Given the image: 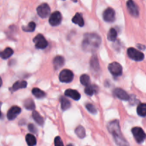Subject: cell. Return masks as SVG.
Instances as JSON below:
<instances>
[{
	"mask_svg": "<svg viewBox=\"0 0 146 146\" xmlns=\"http://www.w3.org/2000/svg\"><path fill=\"white\" fill-rule=\"evenodd\" d=\"M101 44V38L98 34L90 33L84 35L82 42V48L86 51H94Z\"/></svg>",
	"mask_w": 146,
	"mask_h": 146,
	"instance_id": "obj_1",
	"label": "cell"
},
{
	"mask_svg": "<svg viewBox=\"0 0 146 146\" xmlns=\"http://www.w3.org/2000/svg\"><path fill=\"white\" fill-rule=\"evenodd\" d=\"M128 56L131 59L135 61H141L144 59V54L141 51L134 48H129L127 51Z\"/></svg>",
	"mask_w": 146,
	"mask_h": 146,
	"instance_id": "obj_2",
	"label": "cell"
},
{
	"mask_svg": "<svg viewBox=\"0 0 146 146\" xmlns=\"http://www.w3.org/2000/svg\"><path fill=\"white\" fill-rule=\"evenodd\" d=\"M132 133L135 138V141L138 143H141L145 140L146 134L141 128H139V127L133 128L132 129Z\"/></svg>",
	"mask_w": 146,
	"mask_h": 146,
	"instance_id": "obj_3",
	"label": "cell"
},
{
	"mask_svg": "<svg viewBox=\"0 0 146 146\" xmlns=\"http://www.w3.org/2000/svg\"><path fill=\"white\" fill-rule=\"evenodd\" d=\"M74 78V74L68 69H64L59 74V80L63 83H70Z\"/></svg>",
	"mask_w": 146,
	"mask_h": 146,
	"instance_id": "obj_4",
	"label": "cell"
},
{
	"mask_svg": "<svg viewBox=\"0 0 146 146\" xmlns=\"http://www.w3.org/2000/svg\"><path fill=\"white\" fill-rule=\"evenodd\" d=\"M108 70L114 76H119L123 73V68L120 64L117 62H113L108 65Z\"/></svg>",
	"mask_w": 146,
	"mask_h": 146,
	"instance_id": "obj_5",
	"label": "cell"
},
{
	"mask_svg": "<svg viewBox=\"0 0 146 146\" xmlns=\"http://www.w3.org/2000/svg\"><path fill=\"white\" fill-rule=\"evenodd\" d=\"M37 14L41 18H46L49 16L50 11H51V9H50L49 6L47 4L44 3V4H41L40 6H38L37 7Z\"/></svg>",
	"mask_w": 146,
	"mask_h": 146,
	"instance_id": "obj_6",
	"label": "cell"
},
{
	"mask_svg": "<svg viewBox=\"0 0 146 146\" xmlns=\"http://www.w3.org/2000/svg\"><path fill=\"white\" fill-rule=\"evenodd\" d=\"M33 41L35 44L36 48H39V49H44L48 46V42L41 34H38L33 39Z\"/></svg>",
	"mask_w": 146,
	"mask_h": 146,
	"instance_id": "obj_7",
	"label": "cell"
},
{
	"mask_svg": "<svg viewBox=\"0 0 146 146\" xmlns=\"http://www.w3.org/2000/svg\"><path fill=\"white\" fill-rule=\"evenodd\" d=\"M62 20V16L59 11H54L51 14L49 18V24L53 27H56L61 24Z\"/></svg>",
	"mask_w": 146,
	"mask_h": 146,
	"instance_id": "obj_8",
	"label": "cell"
},
{
	"mask_svg": "<svg viewBox=\"0 0 146 146\" xmlns=\"http://www.w3.org/2000/svg\"><path fill=\"white\" fill-rule=\"evenodd\" d=\"M107 128H108V131H109V132L112 135H115V134H118L121 133V128H120L119 125V122L117 120H115V121H111V122L108 123V125H107Z\"/></svg>",
	"mask_w": 146,
	"mask_h": 146,
	"instance_id": "obj_9",
	"label": "cell"
},
{
	"mask_svg": "<svg viewBox=\"0 0 146 146\" xmlns=\"http://www.w3.org/2000/svg\"><path fill=\"white\" fill-rule=\"evenodd\" d=\"M127 8L130 14L134 17H138L139 16V9L137 4L132 0H130L127 2Z\"/></svg>",
	"mask_w": 146,
	"mask_h": 146,
	"instance_id": "obj_10",
	"label": "cell"
},
{
	"mask_svg": "<svg viewBox=\"0 0 146 146\" xmlns=\"http://www.w3.org/2000/svg\"><path fill=\"white\" fill-rule=\"evenodd\" d=\"M115 11L112 8H107L103 13V17L104 21L107 22H113L115 18Z\"/></svg>",
	"mask_w": 146,
	"mask_h": 146,
	"instance_id": "obj_11",
	"label": "cell"
},
{
	"mask_svg": "<svg viewBox=\"0 0 146 146\" xmlns=\"http://www.w3.org/2000/svg\"><path fill=\"white\" fill-rule=\"evenodd\" d=\"M21 110L20 107L17 106H12L7 112V118L9 121H12L21 113Z\"/></svg>",
	"mask_w": 146,
	"mask_h": 146,
	"instance_id": "obj_12",
	"label": "cell"
},
{
	"mask_svg": "<svg viewBox=\"0 0 146 146\" xmlns=\"http://www.w3.org/2000/svg\"><path fill=\"white\" fill-rule=\"evenodd\" d=\"M113 94L115 96L119 99L123 100V101H128L130 99V96L124 90L121 88H117L113 91Z\"/></svg>",
	"mask_w": 146,
	"mask_h": 146,
	"instance_id": "obj_13",
	"label": "cell"
},
{
	"mask_svg": "<svg viewBox=\"0 0 146 146\" xmlns=\"http://www.w3.org/2000/svg\"><path fill=\"white\" fill-rule=\"evenodd\" d=\"M113 136L114 140H115V142L116 143V144L118 146H130L128 141L125 140L123 135H122V133L113 135Z\"/></svg>",
	"mask_w": 146,
	"mask_h": 146,
	"instance_id": "obj_14",
	"label": "cell"
},
{
	"mask_svg": "<svg viewBox=\"0 0 146 146\" xmlns=\"http://www.w3.org/2000/svg\"><path fill=\"white\" fill-rule=\"evenodd\" d=\"M65 96L70 97V98H73L75 101H78L81 98V94L76 91V90L73 89H67L65 91Z\"/></svg>",
	"mask_w": 146,
	"mask_h": 146,
	"instance_id": "obj_15",
	"label": "cell"
},
{
	"mask_svg": "<svg viewBox=\"0 0 146 146\" xmlns=\"http://www.w3.org/2000/svg\"><path fill=\"white\" fill-rule=\"evenodd\" d=\"M53 64H54V67L55 69H58L64 64V58L61 56H56L53 61Z\"/></svg>",
	"mask_w": 146,
	"mask_h": 146,
	"instance_id": "obj_16",
	"label": "cell"
},
{
	"mask_svg": "<svg viewBox=\"0 0 146 146\" xmlns=\"http://www.w3.org/2000/svg\"><path fill=\"white\" fill-rule=\"evenodd\" d=\"M72 21L76 24H78L79 27H84V21L83 19L82 15L80 13H76L74 16V18L72 19Z\"/></svg>",
	"mask_w": 146,
	"mask_h": 146,
	"instance_id": "obj_17",
	"label": "cell"
},
{
	"mask_svg": "<svg viewBox=\"0 0 146 146\" xmlns=\"http://www.w3.org/2000/svg\"><path fill=\"white\" fill-rule=\"evenodd\" d=\"M27 86V82L25 81H18L13 85L11 90L14 91H17L20 88H24Z\"/></svg>",
	"mask_w": 146,
	"mask_h": 146,
	"instance_id": "obj_18",
	"label": "cell"
},
{
	"mask_svg": "<svg viewBox=\"0 0 146 146\" xmlns=\"http://www.w3.org/2000/svg\"><path fill=\"white\" fill-rule=\"evenodd\" d=\"M32 117H33V118L34 119V121H35L38 124V125H44V118H43V117L41 116V115H40V114L38 113L37 111H33Z\"/></svg>",
	"mask_w": 146,
	"mask_h": 146,
	"instance_id": "obj_19",
	"label": "cell"
},
{
	"mask_svg": "<svg viewBox=\"0 0 146 146\" xmlns=\"http://www.w3.org/2000/svg\"><path fill=\"white\" fill-rule=\"evenodd\" d=\"M14 53L12 48H7L4 50L1 53H0V56L1 57V58L3 59H7V58H9L10 56H11Z\"/></svg>",
	"mask_w": 146,
	"mask_h": 146,
	"instance_id": "obj_20",
	"label": "cell"
},
{
	"mask_svg": "<svg viewBox=\"0 0 146 146\" xmlns=\"http://www.w3.org/2000/svg\"><path fill=\"white\" fill-rule=\"evenodd\" d=\"M26 141L29 146H34L36 144V139L32 134H27L26 135Z\"/></svg>",
	"mask_w": 146,
	"mask_h": 146,
	"instance_id": "obj_21",
	"label": "cell"
},
{
	"mask_svg": "<svg viewBox=\"0 0 146 146\" xmlns=\"http://www.w3.org/2000/svg\"><path fill=\"white\" fill-rule=\"evenodd\" d=\"M137 113L141 117L146 116V104H141L137 108Z\"/></svg>",
	"mask_w": 146,
	"mask_h": 146,
	"instance_id": "obj_22",
	"label": "cell"
},
{
	"mask_svg": "<svg viewBox=\"0 0 146 146\" xmlns=\"http://www.w3.org/2000/svg\"><path fill=\"white\" fill-rule=\"evenodd\" d=\"M118 33L114 28H111L108 34V39L111 41H115L117 38Z\"/></svg>",
	"mask_w": 146,
	"mask_h": 146,
	"instance_id": "obj_23",
	"label": "cell"
},
{
	"mask_svg": "<svg viewBox=\"0 0 146 146\" xmlns=\"http://www.w3.org/2000/svg\"><path fill=\"white\" fill-rule=\"evenodd\" d=\"M61 106L63 111H66L71 107V102L67 98L62 97L61 98Z\"/></svg>",
	"mask_w": 146,
	"mask_h": 146,
	"instance_id": "obj_24",
	"label": "cell"
},
{
	"mask_svg": "<svg viewBox=\"0 0 146 146\" xmlns=\"http://www.w3.org/2000/svg\"><path fill=\"white\" fill-rule=\"evenodd\" d=\"M24 106L26 109L27 110H34L35 108V104L34 101L31 98H28L26 100L24 103Z\"/></svg>",
	"mask_w": 146,
	"mask_h": 146,
	"instance_id": "obj_25",
	"label": "cell"
},
{
	"mask_svg": "<svg viewBox=\"0 0 146 146\" xmlns=\"http://www.w3.org/2000/svg\"><path fill=\"white\" fill-rule=\"evenodd\" d=\"M75 133L76 134L77 136L80 138H84V137L86 136L85 129H84V127L81 126V125H79V126L77 127L75 131Z\"/></svg>",
	"mask_w": 146,
	"mask_h": 146,
	"instance_id": "obj_26",
	"label": "cell"
},
{
	"mask_svg": "<svg viewBox=\"0 0 146 146\" xmlns=\"http://www.w3.org/2000/svg\"><path fill=\"white\" fill-rule=\"evenodd\" d=\"M32 94L34 96H36V98H43L46 96V94L43 91H41V89L38 88H34L32 89Z\"/></svg>",
	"mask_w": 146,
	"mask_h": 146,
	"instance_id": "obj_27",
	"label": "cell"
},
{
	"mask_svg": "<svg viewBox=\"0 0 146 146\" xmlns=\"http://www.w3.org/2000/svg\"><path fill=\"white\" fill-rule=\"evenodd\" d=\"M91 66L96 71L99 70V64H98V58L95 56H94L91 59Z\"/></svg>",
	"mask_w": 146,
	"mask_h": 146,
	"instance_id": "obj_28",
	"label": "cell"
},
{
	"mask_svg": "<svg viewBox=\"0 0 146 146\" xmlns=\"http://www.w3.org/2000/svg\"><path fill=\"white\" fill-rule=\"evenodd\" d=\"M36 28V24L33 21H31L27 27H23L22 29L23 31H27V32H32L35 30Z\"/></svg>",
	"mask_w": 146,
	"mask_h": 146,
	"instance_id": "obj_29",
	"label": "cell"
},
{
	"mask_svg": "<svg viewBox=\"0 0 146 146\" xmlns=\"http://www.w3.org/2000/svg\"><path fill=\"white\" fill-rule=\"evenodd\" d=\"M80 81H81V84L84 86H86L90 85V82H91L90 81V77L86 74H83L81 78H80Z\"/></svg>",
	"mask_w": 146,
	"mask_h": 146,
	"instance_id": "obj_30",
	"label": "cell"
},
{
	"mask_svg": "<svg viewBox=\"0 0 146 146\" xmlns=\"http://www.w3.org/2000/svg\"><path fill=\"white\" fill-rule=\"evenodd\" d=\"M85 93L88 96H93L95 93V87L91 85H88L86 86Z\"/></svg>",
	"mask_w": 146,
	"mask_h": 146,
	"instance_id": "obj_31",
	"label": "cell"
},
{
	"mask_svg": "<svg viewBox=\"0 0 146 146\" xmlns=\"http://www.w3.org/2000/svg\"><path fill=\"white\" fill-rule=\"evenodd\" d=\"M86 109L88 110L90 113H91L96 114L97 113V109L93 104H87L86 105Z\"/></svg>",
	"mask_w": 146,
	"mask_h": 146,
	"instance_id": "obj_32",
	"label": "cell"
},
{
	"mask_svg": "<svg viewBox=\"0 0 146 146\" xmlns=\"http://www.w3.org/2000/svg\"><path fill=\"white\" fill-rule=\"evenodd\" d=\"M54 146H64V143L60 137H56V138L54 139Z\"/></svg>",
	"mask_w": 146,
	"mask_h": 146,
	"instance_id": "obj_33",
	"label": "cell"
},
{
	"mask_svg": "<svg viewBox=\"0 0 146 146\" xmlns=\"http://www.w3.org/2000/svg\"><path fill=\"white\" fill-rule=\"evenodd\" d=\"M28 128L29 130L31 133H36V127L34 126L33 124H29Z\"/></svg>",
	"mask_w": 146,
	"mask_h": 146,
	"instance_id": "obj_34",
	"label": "cell"
},
{
	"mask_svg": "<svg viewBox=\"0 0 146 146\" xmlns=\"http://www.w3.org/2000/svg\"><path fill=\"white\" fill-rule=\"evenodd\" d=\"M1 104H2V103L0 101V117L1 116Z\"/></svg>",
	"mask_w": 146,
	"mask_h": 146,
	"instance_id": "obj_35",
	"label": "cell"
},
{
	"mask_svg": "<svg viewBox=\"0 0 146 146\" xmlns=\"http://www.w3.org/2000/svg\"><path fill=\"white\" fill-rule=\"evenodd\" d=\"M1 85H2V80H1V77H0V87L1 86Z\"/></svg>",
	"mask_w": 146,
	"mask_h": 146,
	"instance_id": "obj_36",
	"label": "cell"
},
{
	"mask_svg": "<svg viewBox=\"0 0 146 146\" xmlns=\"http://www.w3.org/2000/svg\"><path fill=\"white\" fill-rule=\"evenodd\" d=\"M67 146H74L73 145H71V144H69V145H68Z\"/></svg>",
	"mask_w": 146,
	"mask_h": 146,
	"instance_id": "obj_37",
	"label": "cell"
}]
</instances>
